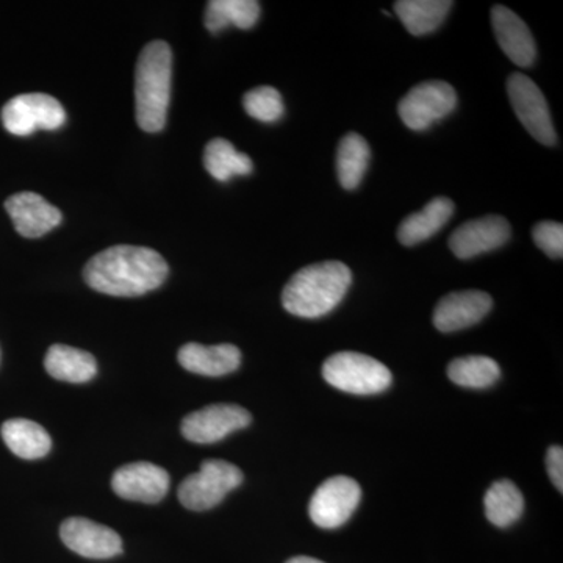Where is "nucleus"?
I'll return each mask as SVG.
<instances>
[{
  "label": "nucleus",
  "mask_w": 563,
  "mask_h": 563,
  "mask_svg": "<svg viewBox=\"0 0 563 563\" xmlns=\"http://www.w3.org/2000/svg\"><path fill=\"white\" fill-rule=\"evenodd\" d=\"M369 157H372V151L368 143L357 133H347L340 141L339 152H336V174L344 190H355L361 185L368 169Z\"/></svg>",
  "instance_id": "nucleus-24"
},
{
  "label": "nucleus",
  "mask_w": 563,
  "mask_h": 563,
  "mask_svg": "<svg viewBox=\"0 0 563 563\" xmlns=\"http://www.w3.org/2000/svg\"><path fill=\"white\" fill-rule=\"evenodd\" d=\"M14 228L25 239H40L63 220L62 211L47 202L43 196L32 191H22L10 196L5 202Z\"/></svg>",
  "instance_id": "nucleus-14"
},
{
  "label": "nucleus",
  "mask_w": 563,
  "mask_h": 563,
  "mask_svg": "<svg viewBox=\"0 0 563 563\" xmlns=\"http://www.w3.org/2000/svg\"><path fill=\"white\" fill-rule=\"evenodd\" d=\"M243 107L251 118L262 122L279 121L285 113L280 92L273 87H258L247 91L243 98Z\"/></svg>",
  "instance_id": "nucleus-27"
},
{
  "label": "nucleus",
  "mask_w": 563,
  "mask_h": 563,
  "mask_svg": "<svg viewBox=\"0 0 563 563\" xmlns=\"http://www.w3.org/2000/svg\"><path fill=\"white\" fill-rule=\"evenodd\" d=\"M548 474L554 487L563 492V450L561 446H551L547 453Z\"/></svg>",
  "instance_id": "nucleus-29"
},
{
  "label": "nucleus",
  "mask_w": 563,
  "mask_h": 563,
  "mask_svg": "<svg viewBox=\"0 0 563 563\" xmlns=\"http://www.w3.org/2000/svg\"><path fill=\"white\" fill-rule=\"evenodd\" d=\"M361 485L347 476L324 481L313 493L309 515L322 529H336L346 523L361 503Z\"/></svg>",
  "instance_id": "nucleus-9"
},
{
  "label": "nucleus",
  "mask_w": 563,
  "mask_h": 563,
  "mask_svg": "<svg viewBox=\"0 0 563 563\" xmlns=\"http://www.w3.org/2000/svg\"><path fill=\"white\" fill-rule=\"evenodd\" d=\"M454 202L448 198L432 199L418 213L410 214L398 229V240L404 246H415L435 235L454 214Z\"/></svg>",
  "instance_id": "nucleus-19"
},
{
  "label": "nucleus",
  "mask_w": 563,
  "mask_h": 563,
  "mask_svg": "<svg viewBox=\"0 0 563 563\" xmlns=\"http://www.w3.org/2000/svg\"><path fill=\"white\" fill-rule=\"evenodd\" d=\"M44 368L54 379L69 384H85L98 374V362L90 352L54 344L44 358Z\"/></svg>",
  "instance_id": "nucleus-18"
},
{
  "label": "nucleus",
  "mask_w": 563,
  "mask_h": 563,
  "mask_svg": "<svg viewBox=\"0 0 563 563\" xmlns=\"http://www.w3.org/2000/svg\"><path fill=\"white\" fill-rule=\"evenodd\" d=\"M533 242L550 255L551 258H562L563 255V225L561 222L542 221L533 228Z\"/></svg>",
  "instance_id": "nucleus-28"
},
{
  "label": "nucleus",
  "mask_w": 563,
  "mask_h": 563,
  "mask_svg": "<svg viewBox=\"0 0 563 563\" xmlns=\"http://www.w3.org/2000/svg\"><path fill=\"white\" fill-rule=\"evenodd\" d=\"M510 232L512 229L506 218L496 217V214L477 218V220L465 222L453 232L450 247L455 257L466 261L504 246L509 242Z\"/></svg>",
  "instance_id": "nucleus-13"
},
{
  "label": "nucleus",
  "mask_w": 563,
  "mask_h": 563,
  "mask_svg": "<svg viewBox=\"0 0 563 563\" xmlns=\"http://www.w3.org/2000/svg\"><path fill=\"white\" fill-rule=\"evenodd\" d=\"M243 483L239 466L221 459H209L201 463L198 473L190 474L179 487V499L195 512L213 509L232 490Z\"/></svg>",
  "instance_id": "nucleus-5"
},
{
  "label": "nucleus",
  "mask_w": 563,
  "mask_h": 563,
  "mask_svg": "<svg viewBox=\"0 0 563 563\" xmlns=\"http://www.w3.org/2000/svg\"><path fill=\"white\" fill-rule=\"evenodd\" d=\"M485 515L496 528H509L525 512V498L512 481H498L488 488L484 498Z\"/></svg>",
  "instance_id": "nucleus-22"
},
{
  "label": "nucleus",
  "mask_w": 563,
  "mask_h": 563,
  "mask_svg": "<svg viewBox=\"0 0 563 563\" xmlns=\"http://www.w3.org/2000/svg\"><path fill=\"white\" fill-rule=\"evenodd\" d=\"M252 417L243 407L235 404H214L203 407L184 418L181 435L188 442L211 444L221 442L225 437L251 424Z\"/></svg>",
  "instance_id": "nucleus-10"
},
{
  "label": "nucleus",
  "mask_w": 563,
  "mask_h": 563,
  "mask_svg": "<svg viewBox=\"0 0 563 563\" xmlns=\"http://www.w3.org/2000/svg\"><path fill=\"white\" fill-rule=\"evenodd\" d=\"M287 563H324L318 561V559L307 558V555H299V558H292Z\"/></svg>",
  "instance_id": "nucleus-30"
},
{
  "label": "nucleus",
  "mask_w": 563,
  "mask_h": 563,
  "mask_svg": "<svg viewBox=\"0 0 563 563\" xmlns=\"http://www.w3.org/2000/svg\"><path fill=\"white\" fill-rule=\"evenodd\" d=\"M63 543L74 553L87 559H111L122 553L120 533L87 518L74 517L63 521Z\"/></svg>",
  "instance_id": "nucleus-12"
},
{
  "label": "nucleus",
  "mask_w": 563,
  "mask_h": 563,
  "mask_svg": "<svg viewBox=\"0 0 563 563\" xmlns=\"http://www.w3.org/2000/svg\"><path fill=\"white\" fill-rule=\"evenodd\" d=\"M172 77V47L165 41H152L141 51L135 74L136 122L144 132H161L165 128Z\"/></svg>",
  "instance_id": "nucleus-3"
},
{
  "label": "nucleus",
  "mask_w": 563,
  "mask_h": 563,
  "mask_svg": "<svg viewBox=\"0 0 563 563\" xmlns=\"http://www.w3.org/2000/svg\"><path fill=\"white\" fill-rule=\"evenodd\" d=\"M111 487L129 501L161 503L169 490V474L151 462L129 463L114 472Z\"/></svg>",
  "instance_id": "nucleus-11"
},
{
  "label": "nucleus",
  "mask_w": 563,
  "mask_h": 563,
  "mask_svg": "<svg viewBox=\"0 0 563 563\" xmlns=\"http://www.w3.org/2000/svg\"><path fill=\"white\" fill-rule=\"evenodd\" d=\"M261 18V3L255 0H211L206 10V27L211 33L229 25L250 31Z\"/></svg>",
  "instance_id": "nucleus-23"
},
{
  "label": "nucleus",
  "mask_w": 563,
  "mask_h": 563,
  "mask_svg": "<svg viewBox=\"0 0 563 563\" xmlns=\"http://www.w3.org/2000/svg\"><path fill=\"white\" fill-rule=\"evenodd\" d=\"M168 273V263L157 251L120 244L96 254L85 266L84 277L92 290L135 298L162 287Z\"/></svg>",
  "instance_id": "nucleus-1"
},
{
  "label": "nucleus",
  "mask_w": 563,
  "mask_h": 563,
  "mask_svg": "<svg viewBox=\"0 0 563 563\" xmlns=\"http://www.w3.org/2000/svg\"><path fill=\"white\" fill-rule=\"evenodd\" d=\"M203 166L213 179L231 180L233 176H247L254 169L252 161L233 147L231 141L211 140L203 152Z\"/></svg>",
  "instance_id": "nucleus-25"
},
{
  "label": "nucleus",
  "mask_w": 563,
  "mask_h": 563,
  "mask_svg": "<svg viewBox=\"0 0 563 563\" xmlns=\"http://www.w3.org/2000/svg\"><path fill=\"white\" fill-rule=\"evenodd\" d=\"M493 307V299L484 291H455L444 296L433 312V325L450 333L472 328L483 321Z\"/></svg>",
  "instance_id": "nucleus-15"
},
{
  "label": "nucleus",
  "mask_w": 563,
  "mask_h": 563,
  "mask_svg": "<svg viewBox=\"0 0 563 563\" xmlns=\"http://www.w3.org/2000/svg\"><path fill=\"white\" fill-rule=\"evenodd\" d=\"M507 95L526 131L544 146H554L558 135L547 99L540 88L525 74L515 73L507 80Z\"/></svg>",
  "instance_id": "nucleus-8"
},
{
  "label": "nucleus",
  "mask_w": 563,
  "mask_h": 563,
  "mask_svg": "<svg viewBox=\"0 0 563 563\" xmlns=\"http://www.w3.org/2000/svg\"><path fill=\"white\" fill-rule=\"evenodd\" d=\"M325 383L351 395H379L393 383L390 369L361 352H339L322 365Z\"/></svg>",
  "instance_id": "nucleus-4"
},
{
  "label": "nucleus",
  "mask_w": 563,
  "mask_h": 563,
  "mask_svg": "<svg viewBox=\"0 0 563 563\" xmlns=\"http://www.w3.org/2000/svg\"><path fill=\"white\" fill-rule=\"evenodd\" d=\"M177 358L187 372L209 377L225 376L236 372L242 365V352L228 343L217 346L187 343L180 347Z\"/></svg>",
  "instance_id": "nucleus-17"
},
{
  "label": "nucleus",
  "mask_w": 563,
  "mask_h": 563,
  "mask_svg": "<svg viewBox=\"0 0 563 563\" xmlns=\"http://www.w3.org/2000/svg\"><path fill=\"white\" fill-rule=\"evenodd\" d=\"M448 377L459 387L481 390L498 383L501 368L487 355H468L450 363Z\"/></svg>",
  "instance_id": "nucleus-26"
},
{
  "label": "nucleus",
  "mask_w": 563,
  "mask_h": 563,
  "mask_svg": "<svg viewBox=\"0 0 563 563\" xmlns=\"http://www.w3.org/2000/svg\"><path fill=\"white\" fill-rule=\"evenodd\" d=\"M2 439L11 453L25 461L46 457L52 450L51 435L46 429L24 418L3 422Z\"/></svg>",
  "instance_id": "nucleus-20"
},
{
  "label": "nucleus",
  "mask_w": 563,
  "mask_h": 563,
  "mask_svg": "<svg viewBox=\"0 0 563 563\" xmlns=\"http://www.w3.org/2000/svg\"><path fill=\"white\" fill-rule=\"evenodd\" d=\"M352 273L342 262H321L299 269L282 291V306L295 317L321 318L346 296Z\"/></svg>",
  "instance_id": "nucleus-2"
},
{
  "label": "nucleus",
  "mask_w": 563,
  "mask_h": 563,
  "mask_svg": "<svg viewBox=\"0 0 563 563\" xmlns=\"http://www.w3.org/2000/svg\"><path fill=\"white\" fill-rule=\"evenodd\" d=\"M457 92L442 80H428L413 87L399 102L398 113L404 124L421 132L453 113Z\"/></svg>",
  "instance_id": "nucleus-7"
},
{
  "label": "nucleus",
  "mask_w": 563,
  "mask_h": 563,
  "mask_svg": "<svg viewBox=\"0 0 563 563\" xmlns=\"http://www.w3.org/2000/svg\"><path fill=\"white\" fill-rule=\"evenodd\" d=\"M65 122L66 111L62 103L44 92L16 96L2 110L3 128L16 136H29L36 131H57Z\"/></svg>",
  "instance_id": "nucleus-6"
},
{
  "label": "nucleus",
  "mask_w": 563,
  "mask_h": 563,
  "mask_svg": "<svg viewBox=\"0 0 563 563\" xmlns=\"http://www.w3.org/2000/svg\"><path fill=\"white\" fill-rule=\"evenodd\" d=\"M492 25L504 54L520 68H528L536 62V41L528 25L507 7L492 9Z\"/></svg>",
  "instance_id": "nucleus-16"
},
{
  "label": "nucleus",
  "mask_w": 563,
  "mask_h": 563,
  "mask_svg": "<svg viewBox=\"0 0 563 563\" xmlns=\"http://www.w3.org/2000/svg\"><path fill=\"white\" fill-rule=\"evenodd\" d=\"M453 5L448 0H399L395 11L407 31L422 36L437 31Z\"/></svg>",
  "instance_id": "nucleus-21"
}]
</instances>
